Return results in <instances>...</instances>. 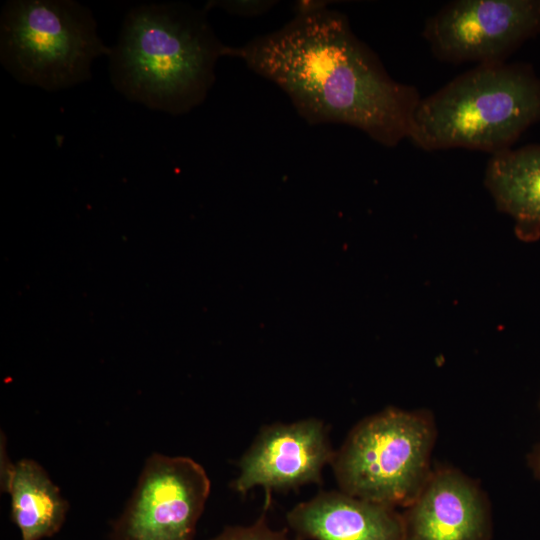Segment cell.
<instances>
[{
    "mask_svg": "<svg viewBox=\"0 0 540 540\" xmlns=\"http://www.w3.org/2000/svg\"><path fill=\"white\" fill-rule=\"evenodd\" d=\"M225 56L278 85L309 124L353 126L386 147L408 137L421 100L416 87L388 74L344 14L321 2H301L283 27L227 46Z\"/></svg>",
    "mask_w": 540,
    "mask_h": 540,
    "instance_id": "obj_1",
    "label": "cell"
},
{
    "mask_svg": "<svg viewBox=\"0 0 540 540\" xmlns=\"http://www.w3.org/2000/svg\"><path fill=\"white\" fill-rule=\"evenodd\" d=\"M226 48L204 10L183 3L137 6L111 47V82L132 102L182 115L205 100Z\"/></svg>",
    "mask_w": 540,
    "mask_h": 540,
    "instance_id": "obj_2",
    "label": "cell"
},
{
    "mask_svg": "<svg viewBox=\"0 0 540 540\" xmlns=\"http://www.w3.org/2000/svg\"><path fill=\"white\" fill-rule=\"evenodd\" d=\"M540 121V78L524 63L476 65L421 98L408 139L427 150L511 148Z\"/></svg>",
    "mask_w": 540,
    "mask_h": 540,
    "instance_id": "obj_3",
    "label": "cell"
},
{
    "mask_svg": "<svg viewBox=\"0 0 540 540\" xmlns=\"http://www.w3.org/2000/svg\"><path fill=\"white\" fill-rule=\"evenodd\" d=\"M111 47L92 12L73 0H11L0 19V61L20 83L46 91L91 78L93 61Z\"/></svg>",
    "mask_w": 540,
    "mask_h": 540,
    "instance_id": "obj_4",
    "label": "cell"
},
{
    "mask_svg": "<svg viewBox=\"0 0 540 540\" xmlns=\"http://www.w3.org/2000/svg\"><path fill=\"white\" fill-rule=\"evenodd\" d=\"M436 436L425 411L387 409L358 423L331 462L340 490L351 496L407 507L430 474Z\"/></svg>",
    "mask_w": 540,
    "mask_h": 540,
    "instance_id": "obj_5",
    "label": "cell"
},
{
    "mask_svg": "<svg viewBox=\"0 0 540 540\" xmlns=\"http://www.w3.org/2000/svg\"><path fill=\"white\" fill-rule=\"evenodd\" d=\"M210 493L204 468L184 456L151 455L110 540H194Z\"/></svg>",
    "mask_w": 540,
    "mask_h": 540,
    "instance_id": "obj_6",
    "label": "cell"
},
{
    "mask_svg": "<svg viewBox=\"0 0 540 540\" xmlns=\"http://www.w3.org/2000/svg\"><path fill=\"white\" fill-rule=\"evenodd\" d=\"M540 33V0H456L429 17L423 37L439 61L506 62Z\"/></svg>",
    "mask_w": 540,
    "mask_h": 540,
    "instance_id": "obj_7",
    "label": "cell"
},
{
    "mask_svg": "<svg viewBox=\"0 0 540 540\" xmlns=\"http://www.w3.org/2000/svg\"><path fill=\"white\" fill-rule=\"evenodd\" d=\"M334 454L325 424L317 419L267 426L241 458L232 488L246 494L261 486L271 495L272 490L319 483Z\"/></svg>",
    "mask_w": 540,
    "mask_h": 540,
    "instance_id": "obj_8",
    "label": "cell"
},
{
    "mask_svg": "<svg viewBox=\"0 0 540 540\" xmlns=\"http://www.w3.org/2000/svg\"><path fill=\"white\" fill-rule=\"evenodd\" d=\"M404 540H489L487 498L461 472L432 471L415 500L401 512Z\"/></svg>",
    "mask_w": 540,
    "mask_h": 540,
    "instance_id": "obj_9",
    "label": "cell"
},
{
    "mask_svg": "<svg viewBox=\"0 0 540 540\" xmlns=\"http://www.w3.org/2000/svg\"><path fill=\"white\" fill-rule=\"evenodd\" d=\"M296 540H404L395 507L340 491L320 492L287 515Z\"/></svg>",
    "mask_w": 540,
    "mask_h": 540,
    "instance_id": "obj_10",
    "label": "cell"
},
{
    "mask_svg": "<svg viewBox=\"0 0 540 540\" xmlns=\"http://www.w3.org/2000/svg\"><path fill=\"white\" fill-rule=\"evenodd\" d=\"M484 183L497 209L514 221L518 239L540 238V144L491 155Z\"/></svg>",
    "mask_w": 540,
    "mask_h": 540,
    "instance_id": "obj_11",
    "label": "cell"
},
{
    "mask_svg": "<svg viewBox=\"0 0 540 540\" xmlns=\"http://www.w3.org/2000/svg\"><path fill=\"white\" fill-rule=\"evenodd\" d=\"M1 487L10 496L11 519L21 540H41L59 532L68 502L38 462L21 459L11 463L1 453Z\"/></svg>",
    "mask_w": 540,
    "mask_h": 540,
    "instance_id": "obj_12",
    "label": "cell"
},
{
    "mask_svg": "<svg viewBox=\"0 0 540 540\" xmlns=\"http://www.w3.org/2000/svg\"><path fill=\"white\" fill-rule=\"evenodd\" d=\"M270 500L266 499L263 514L251 525L229 526L211 540H292L288 536V530L272 529L266 519V510Z\"/></svg>",
    "mask_w": 540,
    "mask_h": 540,
    "instance_id": "obj_13",
    "label": "cell"
},
{
    "mask_svg": "<svg viewBox=\"0 0 540 540\" xmlns=\"http://www.w3.org/2000/svg\"><path fill=\"white\" fill-rule=\"evenodd\" d=\"M275 1H211L207 8L219 7L226 12L241 16H255L268 11Z\"/></svg>",
    "mask_w": 540,
    "mask_h": 540,
    "instance_id": "obj_14",
    "label": "cell"
},
{
    "mask_svg": "<svg viewBox=\"0 0 540 540\" xmlns=\"http://www.w3.org/2000/svg\"><path fill=\"white\" fill-rule=\"evenodd\" d=\"M528 465L535 477L540 480V444L528 455Z\"/></svg>",
    "mask_w": 540,
    "mask_h": 540,
    "instance_id": "obj_15",
    "label": "cell"
},
{
    "mask_svg": "<svg viewBox=\"0 0 540 540\" xmlns=\"http://www.w3.org/2000/svg\"><path fill=\"white\" fill-rule=\"evenodd\" d=\"M539 407H540V400H539Z\"/></svg>",
    "mask_w": 540,
    "mask_h": 540,
    "instance_id": "obj_16",
    "label": "cell"
}]
</instances>
